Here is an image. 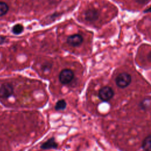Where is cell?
Listing matches in <instances>:
<instances>
[{
	"label": "cell",
	"mask_w": 151,
	"mask_h": 151,
	"mask_svg": "<svg viewBox=\"0 0 151 151\" xmlns=\"http://www.w3.org/2000/svg\"><path fill=\"white\" fill-rule=\"evenodd\" d=\"M132 81L131 76L127 73H122L119 74L116 78L117 86L120 88H125L128 86Z\"/></svg>",
	"instance_id": "obj_1"
},
{
	"label": "cell",
	"mask_w": 151,
	"mask_h": 151,
	"mask_svg": "<svg viewBox=\"0 0 151 151\" xmlns=\"http://www.w3.org/2000/svg\"><path fill=\"white\" fill-rule=\"evenodd\" d=\"M83 41V38L79 34H74L69 36L67 39V42L68 44L73 47L79 46Z\"/></svg>",
	"instance_id": "obj_5"
},
{
	"label": "cell",
	"mask_w": 151,
	"mask_h": 151,
	"mask_svg": "<svg viewBox=\"0 0 151 151\" xmlns=\"http://www.w3.org/2000/svg\"><path fill=\"white\" fill-rule=\"evenodd\" d=\"M66 107V102L64 100H60L57 102L55 106V109L56 110H64Z\"/></svg>",
	"instance_id": "obj_11"
},
{
	"label": "cell",
	"mask_w": 151,
	"mask_h": 151,
	"mask_svg": "<svg viewBox=\"0 0 151 151\" xmlns=\"http://www.w3.org/2000/svg\"><path fill=\"white\" fill-rule=\"evenodd\" d=\"M142 149L145 151H151V134L146 136L142 143Z\"/></svg>",
	"instance_id": "obj_8"
},
{
	"label": "cell",
	"mask_w": 151,
	"mask_h": 151,
	"mask_svg": "<svg viewBox=\"0 0 151 151\" xmlns=\"http://www.w3.org/2000/svg\"><path fill=\"white\" fill-rule=\"evenodd\" d=\"M74 78V73L70 69L63 70L59 74V80L63 84L70 83Z\"/></svg>",
	"instance_id": "obj_3"
},
{
	"label": "cell",
	"mask_w": 151,
	"mask_h": 151,
	"mask_svg": "<svg viewBox=\"0 0 151 151\" xmlns=\"http://www.w3.org/2000/svg\"><path fill=\"white\" fill-rule=\"evenodd\" d=\"M147 58L149 61H151V51L148 53V54L147 55Z\"/></svg>",
	"instance_id": "obj_13"
},
{
	"label": "cell",
	"mask_w": 151,
	"mask_h": 151,
	"mask_svg": "<svg viewBox=\"0 0 151 151\" xmlns=\"http://www.w3.org/2000/svg\"><path fill=\"white\" fill-rule=\"evenodd\" d=\"M114 96L113 89L109 86H104L100 89L99 91V97L103 101H107Z\"/></svg>",
	"instance_id": "obj_2"
},
{
	"label": "cell",
	"mask_w": 151,
	"mask_h": 151,
	"mask_svg": "<svg viewBox=\"0 0 151 151\" xmlns=\"http://www.w3.org/2000/svg\"><path fill=\"white\" fill-rule=\"evenodd\" d=\"M99 17V12L96 9H89L85 12V19L89 22H94Z\"/></svg>",
	"instance_id": "obj_6"
},
{
	"label": "cell",
	"mask_w": 151,
	"mask_h": 151,
	"mask_svg": "<svg viewBox=\"0 0 151 151\" xmlns=\"http://www.w3.org/2000/svg\"><path fill=\"white\" fill-rule=\"evenodd\" d=\"M9 6L8 4L4 2L0 1V17L5 15L8 11Z\"/></svg>",
	"instance_id": "obj_9"
},
{
	"label": "cell",
	"mask_w": 151,
	"mask_h": 151,
	"mask_svg": "<svg viewBox=\"0 0 151 151\" xmlns=\"http://www.w3.org/2000/svg\"><path fill=\"white\" fill-rule=\"evenodd\" d=\"M14 92V87L9 83H3L0 86V97L6 99L11 96Z\"/></svg>",
	"instance_id": "obj_4"
},
{
	"label": "cell",
	"mask_w": 151,
	"mask_h": 151,
	"mask_svg": "<svg viewBox=\"0 0 151 151\" xmlns=\"http://www.w3.org/2000/svg\"><path fill=\"white\" fill-rule=\"evenodd\" d=\"M23 31H24V27L19 24L15 25L12 28V32L16 35L20 34L23 32Z\"/></svg>",
	"instance_id": "obj_10"
},
{
	"label": "cell",
	"mask_w": 151,
	"mask_h": 151,
	"mask_svg": "<svg viewBox=\"0 0 151 151\" xmlns=\"http://www.w3.org/2000/svg\"><path fill=\"white\" fill-rule=\"evenodd\" d=\"M150 0H135V1L139 4H140V5H144V4H147Z\"/></svg>",
	"instance_id": "obj_12"
},
{
	"label": "cell",
	"mask_w": 151,
	"mask_h": 151,
	"mask_svg": "<svg viewBox=\"0 0 151 151\" xmlns=\"http://www.w3.org/2000/svg\"><path fill=\"white\" fill-rule=\"evenodd\" d=\"M58 145L55 142L54 138L52 137L44 143L41 146V147L42 149H55L57 147Z\"/></svg>",
	"instance_id": "obj_7"
}]
</instances>
